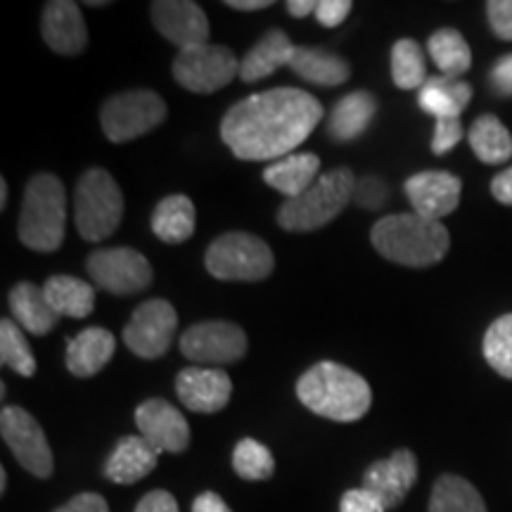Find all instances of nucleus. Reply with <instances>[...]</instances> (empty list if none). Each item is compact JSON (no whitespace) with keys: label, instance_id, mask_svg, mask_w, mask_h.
<instances>
[{"label":"nucleus","instance_id":"nucleus-1","mask_svg":"<svg viewBox=\"0 0 512 512\" xmlns=\"http://www.w3.org/2000/svg\"><path fill=\"white\" fill-rule=\"evenodd\" d=\"M323 119V105L302 88H271L240 100L221 121V138L242 162L290 157Z\"/></svg>","mask_w":512,"mask_h":512},{"label":"nucleus","instance_id":"nucleus-19","mask_svg":"<svg viewBox=\"0 0 512 512\" xmlns=\"http://www.w3.org/2000/svg\"><path fill=\"white\" fill-rule=\"evenodd\" d=\"M41 36L57 55H79L88 43L81 8L72 0H53L43 8Z\"/></svg>","mask_w":512,"mask_h":512},{"label":"nucleus","instance_id":"nucleus-32","mask_svg":"<svg viewBox=\"0 0 512 512\" xmlns=\"http://www.w3.org/2000/svg\"><path fill=\"white\" fill-rule=\"evenodd\" d=\"M430 512H486V503L467 479L444 475L432 489Z\"/></svg>","mask_w":512,"mask_h":512},{"label":"nucleus","instance_id":"nucleus-13","mask_svg":"<svg viewBox=\"0 0 512 512\" xmlns=\"http://www.w3.org/2000/svg\"><path fill=\"white\" fill-rule=\"evenodd\" d=\"M178 328L176 309L166 299H147L124 328V344L140 358H159L169 351Z\"/></svg>","mask_w":512,"mask_h":512},{"label":"nucleus","instance_id":"nucleus-27","mask_svg":"<svg viewBox=\"0 0 512 512\" xmlns=\"http://www.w3.org/2000/svg\"><path fill=\"white\" fill-rule=\"evenodd\" d=\"M320 159L311 152H299L285 159H278L264 169V181L271 185L275 192L285 195L287 200L304 195L313 183L318 181Z\"/></svg>","mask_w":512,"mask_h":512},{"label":"nucleus","instance_id":"nucleus-29","mask_svg":"<svg viewBox=\"0 0 512 512\" xmlns=\"http://www.w3.org/2000/svg\"><path fill=\"white\" fill-rule=\"evenodd\" d=\"M43 292L57 316L88 318L95 309V287L72 275H53L43 285Z\"/></svg>","mask_w":512,"mask_h":512},{"label":"nucleus","instance_id":"nucleus-48","mask_svg":"<svg viewBox=\"0 0 512 512\" xmlns=\"http://www.w3.org/2000/svg\"><path fill=\"white\" fill-rule=\"evenodd\" d=\"M228 8L233 10H242V12H254V10H264L271 8V0H228Z\"/></svg>","mask_w":512,"mask_h":512},{"label":"nucleus","instance_id":"nucleus-14","mask_svg":"<svg viewBox=\"0 0 512 512\" xmlns=\"http://www.w3.org/2000/svg\"><path fill=\"white\" fill-rule=\"evenodd\" d=\"M415 482H418V458L408 448H399L389 458L377 460L363 475V489H368L384 505V510L399 508Z\"/></svg>","mask_w":512,"mask_h":512},{"label":"nucleus","instance_id":"nucleus-10","mask_svg":"<svg viewBox=\"0 0 512 512\" xmlns=\"http://www.w3.org/2000/svg\"><path fill=\"white\" fill-rule=\"evenodd\" d=\"M181 351L197 366L221 368L238 363L247 354V335L240 325L228 320H204L183 332Z\"/></svg>","mask_w":512,"mask_h":512},{"label":"nucleus","instance_id":"nucleus-33","mask_svg":"<svg viewBox=\"0 0 512 512\" xmlns=\"http://www.w3.org/2000/svg\"><path fill=\"white\" fill-rule=\"evenodd\" d=\"M392 79L394 86L401 91H413V88L425 86L427 76L425 53H422L420 43L413 38H401L392 48Z\"/></svg>","mask_w":512,"mask_h":512},{"label":"nucleus","instance_id":"nucleus-5","mask_svg":"<svg viewBox=\"0 0 512 512\" xmlns=\"http://www.w3.org/2000/svg\"><path fill=\"white\" fill-rule=\"evenodd\" d=\"M356 178L347 166H339L323 174L304 195L285 200L278 209L280 228L290 233H309L328 226L332 219L342 214V209L354 200Z\"/></svg>","mask_w":512,"mask_h":512},{"label":"nucleus","instance_id":"nucleus-38","mask_svg":"<svg viewBox=\"0 0 512 512\" xmlns=\"http://www.w3.org/2000/svg\"><path fill=\"white\" fill-rule=\"evenodd\" d=\"M354 202L363 209H382L384 202H387V185L375 176L356 181Z\"/></svg>","mask_w":512,"mask_h":512},{"label":"nucleus","instance_id":"nucleus-18","mask_svg":"<svg viewBox=\"0 0 512 512\" xmlns=\"http://www.w3.org/2000/svg\"><path fill=\"white\" fill-rule=\"evenodd\" d=\"M176 394L188 411L219 413L228 406L233 382L221 368H185L176 377Z\"/></svg>","mask_w":512,"mask_h":512},{"label":"nucleus","instance_id":"nucleus-11","mask_svg":"<svg viewBox=\"0 0 512 512\" xmlns=\"http://www.w3.org/2000/svg\"><path fill=\"white\" fill-rule=\"evenodd\" d=\"M86 268L100 290L119 294V297L143 292L152 283L150 261L131 247L95 249L88 256Z\"/></svg>","mask_w":512,"mask_h":512},{"label":"nucleus","instance_id":"nucleus-20","mask_svg":"<svg viewBox=\"0 0 512 512\" xmlns=\"http://www.w3.org/2000/svg\"><path fill=\"white\" fill-rule=\"evenodd\" d=\"M162 453L152 448L140 434H128L119 439L110 458L105 460V477L114 484H136L145 479L157 467V460Z\"/></svg>","mask_w":512,"mask_h":512},{"label":"nucleus","instance_id":"nucleus-22","mask_svg":"<svg viewBox=\"0 0 512 512\" xmlns=\"http://www.w3.org/2000/svg\"><path fill=\"white\" fill-rule=\"evenodd\" d=\"M10 311L15 323L29 335H48L50 330L60 323L62 316H57L53 306L46 299V292L34 283H17L10 290Z\"/></svg>","mask_w":512,"mask_h":512},{"label":"nucleus","instance_id":"nucleus-23","mask_svg":"<svg viewBox=\"0 0 512 512\" xmlns=\"http://www.w3.org/2000/svg\"><path fill=\"white\" fill-rule=\"evenodd\" d=\"M377 112V100L368 91H354L344 95L337 102L335 110L330 114L328 133L337 143H351V140L361 138L373 124Z\"/></svg>","mask_w":512,"mask_h":512},{"label":"nucleus","instance_id":"nucleus-21","mask_svg":"<svg viewBox=\"0 0 512 512\" xmlns=\"http://www.w3.org/2000/svg\"><path fill=\"white\" fill-rule=\"evenodd\" d=\"M117 339L105 328H86L67 342V370L76 377H93L110 363Z\"/></svg>","mask_w":512,"mask_h":512},{"label":"nucleus","instance_id":"nucleus-25","mask_svg":"<svg viewBox=\"0 0 512 512\" xmlns=\"http://www.w3.org/2000/svg\"><path fill=\"white\" fill-rule=\"evenodd\" d=\"M294 48L297 46H292V41L287 38L285 31L280 29L268 31V34L261 38V41L256 43L245 57H242L240 79L247 83H254L275 74L280 67H290Z\"/></svg>","mask_w":512,"mask_h":512},{"label":"nucleus","instance_id":"nucleus-44","mask_svg":"<svg viewBox=\"0 0 512 512\" xmlns=\"http://www.w3.org/2000/svg\"><path fill=\"white\" fill-rule=\"evenodd\" d=\"M55 512H110V505L100 494H79Z\"/></svg>","mask_w":512,"mask_h":512},{"label":"nucleus","instance_id":"nucleus-24","mask_svg":"<svg viewBox=\"0 0 512 512\" xmlns=\"http://www.w3.org/2000/svg\"><path fill=\"white\" fill-rule=\"evenodd\" d=\"M290 67L294 69V74L302 76L304 81L323 88L342 86V83H347L351 76L349 62L325 48L297 46L294 48Z\"/></svg>","mask_w":512,"mask_h":512},{"label":"nucleus","instance_id":"nucleus-34","mask_svg":"<svg viewBox=\"0 0 512 512\" xmlns=\"http://www.w3.org/2000/svg\"><path fill=\"white\" fill-rule=\"evenodd\" d=\"M0 361L5 368L15 370L22 377L36 375L34 351L24 337V330L10 318H3V323H0Z\"/></svg>","mask_w":512,"mask_h":512},{"label":"nucleus","instance_id":"nucleus-49","mask_svg":"<svg viewBox=\"0 0 512 512\" xmlns=\"http://www.w3.org/2000/svg\"><path fill=\"white\" fill-rule=\"evenodd\" d=\"M5 202H8V183L0 181V207H5Z\"/></svg>","mask_w":512,"mask_h":512},{"label":"nucleus","instance_id":"nucleus-2","mask_svg":"<svg viewBox=\"0 0 512 512\" xmlns=\"http://www.w3.org/2000/svg\"><path fill=\"white\" fill-rule=\"evenodd\" d=\"M297 396L311 413L335 422L361 420L373 406V389L366 377L332 361L306 370L297 382Z\"/></svg>","mask_w":512,"mask_h":512},{"label":"nucleus","instance_id":"nucleus-7","mask_svg":"<svg viewBox=\"0 0 512 512\" xmlns=\"http://www.w3.org/2000/svg\"><path fill=\"white\" fill-rule=\"evenodd\" d=\"M204 266L216 280L256 283L266 280L275 268V256L264 240L249 233H226L211 242Z\"/></svg>","mask_w":512,"mask_h":512},{"label":"nucleus","instance_id":"nucleus-50","mask_svg":"<svg viewBox=\"0 0 512 512\" xmlns=\"http://www.w3.org/2000/svg\"><path fill=\"white\" fill-rule=\"evenodd\" d=\"M5 489H8V472H5V467L0 470V494H5Z\"/></svg>","mask_w":512,"mask_h":512},{"label":"nucleus","instance_id":"nucleus-15","mask_svg":"<svg viewBox=\"0 0 512 512\" xmlns=\"http://www.w3.org/2000/svg\"><path fill=\"white\" fill-rule=\"evenodd\" d=\"M136 425L159 453H183L190 446V427L185 415L164 399H147L136 408Z\"/></svg>","mask_w":512,"mask_h":512},{"label":"nucleus","instance_id":"nucleus-12","mask_svg":"<svg viewBox=\"0 0 512 512\" xmlns=\"http://www.w3.org/2000/svg\"><path fill=\"white\" fill-rule=\"evenodd\" d=\"M0 434L24 470L38 479H48L53 475V451H50L41 425L34 415H29V411L19 406H5L0 413Z\"/></svg>","mask_w":512,"mask_h":512},{"label":"nucleus","instance_id":"nucleus-28","mask_svg":"<svg viewBox=\"0 0 512 512\" xmlns=\"http://www.w3.org/2000/svg\"><path fill=\"white\" fill-rule=\"evenodd\" d=\"M152 233L169 245H181L195 233V204L185 195H169L152 211Z\"/></svg>","mask_w":512,"mask_h":512},{"label":"nucleus","instance_id":"nucleus-30","mask_svg":"<svg viewBox=\"0 0 512 512\" xmlns=\"http://www.w3.org/2000/svg\"><path fill=\"white\" fill-rule=\"evenodd\" d=\"M472 152L484 164H503L512 157V136L505 124L494 114H484L467 131Z\"/></svg>","mask_w":512,"mask_h":512},{"label":"nucleus","instance_id":"nucleus-35","mask_svg":"<svg viewBox=\"0 0 512 512\" xmlns=\"http://www.w3.org/2000/svg\"><path fill=\"white\" fill-rule=\"evenodd\" d=\"M482 349L486 363L505 380H512V313H505L491 323Z\"/></svg>","mask_w":512,"mask_h":512},{"label":"nucleus","instance_id":"nucleus-4","mask_svg":"<svg viewBox=\"0 0 512 512\" xmlns=\"http://www.w3.org/2000/svg\"><path fill=\"white\" fill-rule=\"evenodd\" d=\"M67 228V195L64 185L53 174H38L24 188L22 214H19V240L34 252H57Z\"/></svg>","mask_w":512,"mask_h":512},{"label":"nucleus","instance_id":"nucleus-47","mask_svg":"<svg viewBox=\"0 0 512 512\" xmlns=\"http://www.w3.org/2000/svg\"><path fill=\"white\" fill-rule=\"evenodd\" d=\"M316 8V0H290V3H287V10H290L292 17H306L311 15V12L316 15Z\"/></svg>","mask_w":512,"mask_h":512},{"label":"nucleus","instance_id":"nucleus-3","mask_svg":"<svg viewBox=\"0 0 512 512\" xmlns=\"http://www.w3.org/2000/svg\"><path fill=\"white\" fill-rule=\"evenodd\" d=\"M370 240L384 259L411 268L439 264L451 247V235L444 223L425 219L415 211L377 221Z\"/></svg>","mask_w":512,"mask_h":512},{"label":"nucleus","instance_id":"nucleus-46","mask_svg":"<svg viewBox=\"0 0 512 512\" xmlns=\"http://www.w3.org/2000/svg\"><path fill=\"white\" fill-rule=\"evenodd\" d=\"M192 512H233L228 508V503L223 501L219 494H214V491H204L195 498V503H192Z\"/></svg>","mask_w":512,"mask_h":512},{"label":"nucleus","instance_id":"nucleus-43","mask_svg":"<svg viewBox=\"0 0 512 512\" xmlns=\"http://www.w3.org/2000/svg\"><path fill=\"white\" fill-rule=\"evenodd\" d=\"M136 512H178V503L169 491L157 489L140 498V503L136 505Z\"/></svg>","mask_w":512,"mask_h":512},{"label":"nucleus","instance_id":"nucleus-36","mask_svg":"<svg viewBox=\"0 0 512 512\" xmlns=\"http://www.w3.org/2000/svg\"><path fill=\"white\" fill-rule=\"evenodd\" d=\"M233 470L247 482H264L275 472V458L261 441L242 439L233 451Z\"/></svg>","mask_w":512,"mask_h":512},{"label":"nucleus","instance_id":"nucleus-45","mask_svg":"<svg viewBox=\"0 0 512 512\" xmlns=\"http://www.w3.org/2000/svg\"><path fill=\"white\" fill-rule=\"evenodd\" d=\"M491 195H494L501 204L512 207V166H508V169L501 171V174L491 181Z\"/></svg>","mask_w":512,"mask_h":512},{"label":"nucleus","instance_id":"nucleus-26","mask_svg":"<svg viewBox=\"0 0 512 512\" xmlns=\"http://www.w3.org/2000/svg\"><path fill=\"white\" fill-rule=\"evenodd\" d=\"M472 100V86L448 76H430L418 91V105L422 112L434 119H460Z\"/></svg>","mask_w":512,"mask_h":512},{"label":"nucleus","instance_id":"nucleus-16","mask_svg":"<svg viewBox=\"0 0 512 512\" xmlns=\"http://www.w3.org/2000/svg\"><path fill=\"white\" fill-rule=\"evenodd\" d=\"M152 22L166 41L181 50L209 43V19L190 0H157L152 3Z\"/></svg>","mask_w":512,"mask_h":512},{"label":"nucleus","instance_id":"nucleus-37","mask_svg":"<svg viewBox=\"0 0 512 512\" xmlns=\"http://www.w3.org/2000/svg\"><path fill=\"white\" fill-rule=\"evenodd\" d=\"M465 136V128L460 119H437L432 138V152L434 155H446L456 147Z\"/></svg>","mask_w":512,"mask_h":512},{"label":"nucleus","instance_id":"nucleus-8","mask_svg":"<svg viewBox=\"0 0 512 512\" xmlns=\"http://www.w3.org/2000/svg\"><path fill=\"white\" fill-rule=\"evenodd\" d=\"M166 119V102L155 91H124L112 95L102 105L100 124L102 133L112 143H128L155 128Z\"/></svg>","mask_w":512,"mask_h":512},{"label":"nucleus","instance_id":"nucleus-31","mask_svg":"<svg viewBox=\"0 0 512 512\" xmlns=\"http://www.w3.org/2000/svg\"><path fill=\"white\" fill-rule=\"evenodd\" d=\"M427 50L441 69V76H448V79H458L472 67V50L458 29L434 31L427 41Z\"/></svg>","mask_w":512,"mask_h":512},{"label":"nucleus","instance_id":"nucleus-17","mask_svg":"<svg viewBox=\"0 0 512 512\" xmlns=\"http://www.w3.org/2000/svg\"><path fill=\"white\" fill-rule=\"evenodd\" d=\"M415 214L439 221L458 209L463 183L448 171H420L403 185Z\"/></svg>","mask_w":512,"mask_h":512},{"label":"nucleus","instance_id":"nucleus-42","mask_svg":"<svg viewBox=\"0 0 512 512\" xmlns=\"http://www.w3.org/2000/svg\"><path fill=\"white\" fill-rule=\"evenodd\" d=\"M489 81H491V88H494L496 95H501V98H510L512 95V53L503 55L501 60L494 64V69H491V74H489Z\"/></svg>","mask_w":512,"mask_h":512},{"label":"nucleus","instance_id":"nucleus-6","mask_svg":"<svg viewBox=\"0 0 512 512\" xmlns=\"http://www.w3.org/2000/svg\"><path fill=\"white\" fill-rule=\"evenodd\" d=\"M124 219V195L105 169H88L74 192V221L83 240L110 238Z\"/></svg>","mask_w":512,"mask_h":512},{"label":"nucleus","instance_id":"nucleus-41","mask_svg":"<svg viewBox=\"0 0 512 512\" xmlns=\"http://www.w3.org/2000/svg\"><path fill=\"white\" fill-rule=\"evenodd\" d=\"M351 12V0H320L316 8V19L323 27L335 29Z\"/></svg>","mask_w":512,"mask_h":512},{"label":"nucleus","instance_id":"nucleus-39","mask_svg":"<svg viewBox=\"0 0 512 512\" xmlns=\"http://www.w3.org/2000/svg\"><path fill=\"white\" fill-rule=\"evenodd\" d=\"M491 31L503 41H512V0H489L486 3Z\"/></svg>","mask_w":512,"mask_h":512},{"label":"nucleus","instance_id":"nucleus-40","mask_svg":"<svg viewBox=\"0 0 512 512\" xmlns=\"http://www.w3.org/2000/svg\"><path fill=\"white\" fill-rule=\"evenodd\" d=\"M339 512H387L384 505L370 494L368 489L358 486V489H349L347 494L339 501Z\"/></svg>","mask_w":512,"mask_h":512},{"label":"nucleus","instance_id":"nucleus-9","mask_svg":"<svg viewBox=\"0 0 512 512\" xmlns=\"http://www.w3.org/2000/svg\"><path fill=\"white\" fill-rule=\"evenodd\" d=\"M240 74V62L228 46H204L181 50L174 60V79L185 91L209 95L226 88Z\"/></svg>","mask_w":512,"mask_h":512}]
</instances>
